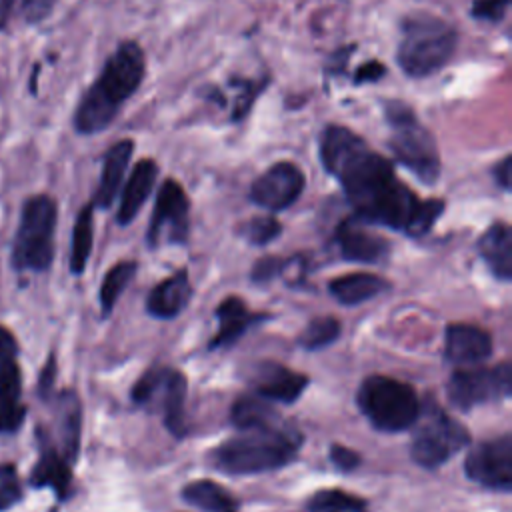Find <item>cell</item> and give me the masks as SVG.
Masks as SVG:
<instances>
[{"label": "cell", "mask_w": 512, "mask_h": 512, "mask_svg": "<svg viewBox=\"0 0 512 512\" xmlns=\"http://www.w3.org/2000/svg\"><path fill=\"white\" fill-rule=\"evenodd\" d=\"M320 162L340 182L354 216L366 224L424 236L444 212L442 200H420L396 176L392 162L346 126L328 124L322 130Z\"/></svg>", "instance_id": "cell-1"}, {"label": "cell", "mask_w": 512, "mask_h": 512, "mask_svg": "<svg viewBox=\"0 0 512 512\" xmlns=\"http://www.w3.org/2000/svg\"><path fill=\"white\" fill-rule=\"evenodd\" d=\"M146 74V56L138 42H122L106 60L102 72L80 98L74 112L78 134L102 132L140 88Z\"/></svg>", "instance_id": "cell-2"}, {"label": "cell", "mask_w": 512, "mask_h": 512, "mask_svg": "<svg viewBox=\"0 0 512 512\" xmlns=\"http://www.w3.org/2000/svg\"><path fill=\"white\" fill-rule=\"evenodd\" d=\"M302 436L284 424L244 430L212 452L216 468L228 474H256L286 466L298 452Z\"/></svg>", "instance_id": "cell-3"}, {"label": "cell", "mask_w": 512, "mask_h": 512, "mask_svg": "<svg viewBox=\"0 0 512 512\" xmlns=\"http://www.w3.org/2000/svg\"><path fill=\"white\" fill-rule=\"evenodd\" d=\"M458 48V32L434 14H412L400 24L396 62L410 78H426L442 70Z\"/></svg>", "instance_id": "cell-4"}, {"label": "cell", "mask_w": 512, "mask_h": 512, "mask_svg": "<svg viewBox=\"0 0 512 512\" xmlns=\"http://www.w3.org/2000/svg\"><path fill=\"white\" fill-rule=\"evenodd\" d=\"M390 126L388 148L398 164L410 170L420 182L434 184L440 176V152L430 130L418 120L414 110L398 100L384 104Z\"/></svg>", "instance_id": "cell-5"}, {"label": "cell", "mask_w": 512, "mask_h": 512, "mask_svg": "<svg viewBox=\"0 0 512 512\" xmlns=\"http://www.w3.org/2000/svg\"><path fill=\"white\" fill-rule=\"evenodd\" d=\"M360 412L382 432H400L414 424L420 402L414 388L390 376H368L356 396Z\"/></svg>", "instance_id": "cell-6"}, {"label": "cell", "mask_w": 512, "mask_h": 512, "mask_svg": "<svg viewBox=\"0 0 512 512\" xmlns=\"http://www.w3.org/2000/svg\"><path fill=\"white\" fill-rule=\"evenodd\" d=\"M54 228H56V202L38 194L32 196L20 216L12 246V262L18 270H46L54 258Z\"/></svg>", "instance_id": "cell-7"}, {"label": "cell", "mask_w": 512, "mask_h": 512, "mask_svg": "<svg viewBox=\"0 0 512 512\" xmlns=\"http://www.w3.org/2000/svg\"><path fill=\"white\" fill-rule=\"evenodd\" d=\"M414 424L410 454L424 468L442 466L470 442L468 430L430 400L420 406Z\"/></svg>", "instance_id": "cell-8"}, {"label": "cell", "mask_w": 512, "mask_h": 512, "mask_svg": "<svg viewBox=\"0 0 512 512\" xmlns=\"http://www.w3.org/2000/svg\"><path fill=\"white\" fill-rule=\"evenodd\" d=\"M446 388L450 402L460 410L502 400L512 392V366L510 362H502L492 368L456 370Z\"/></svg>", "instance_id": "cell-9"}, {"label": "cell", "mask_w": 512, "mask_h": 512, "mask_svg": "<svg viewBox=\"0 0 512 512\" xmlns=\"http://www.w3.org/2000/svg\"><path fill=\"white\" fill-rule=\"evenodd\" d=\"M190 202L176 180H164L148 226V244H184L190 230Z\"/></svg>", "instance_id": "cell-10"}, {"label": "cell", "mask_w": 512, "mask_h": 512, "mask_svg": "<svg viewBox=\"0 0 512 512\" xmlns=\"http://www.w3.org/2000/svg\"><path fill=\"white\" fill-rule=\"evenodd\" d=\"M466 476L492 490L508 492L512 488V438L504 434L474 446L464 462Z\"/></svg>", "instance_id": "cell-11"}, {"label": "cell", "mask_w": 512, "mask_h": 512, "mask_svg": "<svg viewBox=\"0 0 512 512\" xmlns=\"http://www.w3.org/2000/svg\"><path fill=\"white\" fill-rule=\"evenodd\" d=\"M22 378L18 366V346L12 332L0 326V434L14 432L26 416L20 400Z\"/></svg>", "instance_id": "cell-12"}, {"label": "cell", "mask_w": 512, "mask_h": 512, "mask_svg": "<svg viewBox=\"0 0 512 512\" xmlns=\"http://www.w3.org/2000/svg\"><path fill=\"white\" fill-rule=\"evenodd\" d=\"M304 172L294 162H276L250 186V200L270 212L292 206L304 192Z\"/></svg>", "instance_id": "cell-13"}, {"label": "cell", "mask_w": 512, "mask_h": 512, "mask_svg": "<svg viewBox=\"0 0 512 512\" xmlns=\"http://www.w3.org/2000/svg\"><path fill=\"white\" fill-rule=\"evenodd\" d=\"M248 382L254 394L282 404H290L300 398V394L308 386V378L304 374H298L272 360L256 364Z\"/></svg>", "instance_id": "cell-14"}, {"label": "cell", "mask_w": 512, "mask_h": 512, "mask_svg": "<svg viewBox=\"0 0 512 512\" xmlns=\"http://www.w3.org/2000/svg\"><path fill=\"white\" fill-rule=\"evenodd\" d=\"M336 244L340 254L352 262H378L388 252V242L370 232L366 222L352 216L338 224L336 228Z\"/></svg>", "instance_id": "cell-15"}, {"label": "cell", "mask_w": 512, "mask_h": 512, "mask_svg": "<svg viewBox=\"0 0 512 512\" xmlns=\"http://www.w3.org/2000/svg\"><path fill=\"white\" fill-rule=\"evenodd\" d=\"M444 354L454 364H478L492 354V338L472 324H450L446 328Z\"/></svg>", "instance_id": "cell-16"}, {"label": "cell", "mask_w": 512, "mask_h": 512, "mask_svg": "<svg viewBox=\"0 0 512 512\" xmlns=\"http://www.w3.org/2000/svg\"><path fill=\"white\" fill-rule=\"evenodd\" d=\"M132 152H134V140H130V138L118 140L114 146L108 148V152L104 154L102 174H100L98 188L94 192L92 206L108 208L114 202V198L122 186L126 168L130 164Z\"/></svg>", "instance_id": "cell-17"}, {"label": "cell", "mask_w": 512, "mask_h": 512, "mask_svg": "<svg viewBox=\"0 0 512 512\" xmlns=\"http://www.w3.org/2000/svg\"><path fill=\"white\" fill-rule=\"evenodd\" d=\"M156 176H158V164L152 158H144L132 168L122 192V200L116 216L118 224L126 226L136 218V214L140 212L142 204L148 200L154 188Z\"/></svg>", "instance_id": "cell-18"}, {"label": "cell", "mask_w": 512, "mask_h": 512, "mask_svg": "<svg viewBox=\"0 0 512 512\" xmlns=\"http://www.w3.org/2000/svg\"><path fill=\"white\" fill-rule=\"evenodd\" d=\"M192 288H190V280H188V272L186 270H178L176 274H172L170 278H166L164 282H160L148 296L146 308L152 316L168 320L178 316L188 300H190Z\"/></svg>", "instance_id": "cell-19"}, {"label": "cell", "mask_w": 512, "mask_h": 512, "mask_svg": "<svg viewBox=\"0 0 512 512\" xmlns=\"http://www.w3.org/2000/svg\"><path fill=\"white\" fill-rule=\"evenodd\" d=\"M478 252L496 278H512V230L506 222H494L480 236Z\"/></svg>", "instance_id": "cell-20"}, {"label": "cell", "mask_w": 512, "mask_h": 512, "mask_svg": "<svg viewBox=\"0 0 512 512\" xmlns=\"http://www.w3.org/2000/svg\"><path fill=\"white\" fill-rule=\"evenodd\" d=\"M82 406L72 390H64L56 402V428L60 438V454L72 464L80 448Z\"/></svg>", "instance_id": "cell-21"}, {"label": "cell", "mask_w": 512, "mask_h": 512, "mask_svg": "<svg viewBox=\"0 0 512 512\" xmlns=\"http://www.w3.org/2000/svg\"><path fill=\"white\" fill-rule=\"evenodd\" d=\"M216 318H218L220 326H218L216 336L210 340V348H220V346H228V344L236 342L248 330L250 324H254L266 316H254L252 312H248L246 304L240 298L230 296L218 306Z\"/></svg>", "instance_id": "cell-22"}, {"label": "cell", "mask_w": 512, "mask_h": 512, "mask_svg": "<svg viewBox=\"0 0 512 512\" xmlns=\"http://www.w3.org/2000/svg\"><path fill=\"white\" fill-rule=\"evenodd\" d=\"M156 396H162V414L164 424L174 436L186 434V418H184V400H186V378L182 372H174L166 368V374L156 390ZM154 396V398H156Z\"/></svg>", "instance_id": "cell-23"}, {"label": "cell", "mask_w": 512, "mask_h": 512, "mask_svg": "<svg viewBox=\"0 0 512 512\" xmlns=\"http://www.w3.org/2000/svg\"><path fill=\"white\" fill-rule=\"evenodd\" d=\"M70 480H72L70 462L54 446L44 444L42 454H40L36 466L32 468L30 484L38 486V488L50 486V488H54V492L60 498H66L68 490H70Z\"/></svg>", "instance_id": "cell-24"}, {"label": "cell", "mask_w": 512, "mask_h": 512, "mask_svg": "<svg viewBox=\"0 0 512 512\" xmlns=\"http://www.w3.org/2000/svg\"><path fill=\"white\" fill-rule=\"evenodd\" d=\"M328 288H330V294L340 304L352 306V304H360V302L370 300L376 294L384 292L388 288V284H386V280H382L376 274L354 272V274H344V276L330 280Z\"/></svg>", "instance_id": "cell-25"}, {"label": "cell", "mask_w": 512, "mask_h": 512, "mask_svg": "<svg viewBox=\"0 0 512 512\" xmlns=\"http://www.w3.org/2000/svg\"><path fill=\"white\" fill-rule=\"evenodd\" d=\"M230 418L234 426L240 430H252V428H266V426H276L278 414L276 410L268 404L266 398L258 394H246L240 396L230 412Z\"/></svg>", "instance_id": "cell-26"}, {"label": "cell", "mask_w": 512, "mask_h": 512, "mask_svg": "<svg viewBox=\"0 0 512 512\" xmlns=\"http://www.w3.org/2000/svg\"><path fill=\"white\" fill-rule=\"evenodd\" d=\"M182 498L206 512H234L236 500L220 484L212 480H196L184 486Z\"/></svg>", "instance_id": "cell-27"}, {"label": "cell", "mask_w": 512, "mask_h": 512, "mask_svg": "<svg viewBox=\"0 0 512 512\" xmlns=\"http://www.w3.org/2000/svg\"><path fill=\"white\" fill-rule=\"evenodd\" d=\"M92 210L94 206L88 204L78 212L74 232H72V252H70V270L74 274H80L88 262L92 240H94V222H92Z\"/></svg>", "instance_id": "cell-28"}, {"label": "cell", "mask_w": 512, "mask_h": 512, "mask_svg": "<svg viewBox=\"0 0 512 512\" xmlns=\"http://www.w3.org/2000/svg\"><path fill=\"white\" fill-rule=\"evenodd\" d=\"M310 512H368L362 498L348 494L338 488H328L316 492L308 502Z\"/></svg>", "instance_id": "cell-29"}, {"label": "cell", "mask_w": 512, "mask_h": 512, "mask_svg": "<svg viewBox=\"0 0 512 512\" xmlns=\"http://www.w3.org/2000/svg\"><path fill=\"white\" fill-rule=\"evenodd\" d=\"M134 274H136V264L134 262H120V264H116L114 268L108 270V274L104 276V282L100 286L102 314L112 312L118 296L128 286V282L134 278Z\"/></svg>", "instance_id": "cell-30"}, {"label": "cell", "mask_w": 512, "mask_h": 512, "mask_svg": "<svg viewBox=\"0 0 512 512\" xmlns=\"http://www.w3.org/2000/svg\"><path fill=\"white\" fill-rule=\"evenodd\" d=\"M338 336H340V322L332 316H320V318H314L304 328L298 342L306 350H320V348H326L328 344H332Z\"/></svg>", "instance_id": "cell-31"}, {"label": "cell", "mask_w": 512, "mask_h": 512, "mask_svg": "<svg viewBox=\"0 0 512 512\" xmlns=\"http://www.w3.org/2000/svg\"><path fill=\"white\" fill-rule=\"evenodd\" d=\"M282 232V226L280 222L274 218V216H256V218H250L240 234L250 242V244H256V246H264L272 240H276Z\"/></svg>", "instance_id": "cell-32"}, {"label": "cell", "mask_w": 512, "mask_h": 512, "mask_svg": "<svg viewBox=\"0 0 512 512\" xmlns=\"http://www.w3.org/2000/svg\"><path fill=\"white\" fill-rule=\"evenodd\" d=\"M232 84L238 88L234 108H232V116H230L232 122H236V120H242L246 116L252 102L258 98V94L268 84V80H242L240 78V80H232Z\"/></svg>", "instance_id": "cell-33"}, {"label": "cell", "mask_w": 512, "mask_h": 512, "mask_svg": "<svg viewBox=\"0 0 512 512\" xmlns=\"http://www.w3.org/2000/svg\"><path fill=\"white\" fill-rule=\"evenodd\" d=\"M166 374V368H154L140 376V380L132 388V400L138 404H148L154 400L156 390L160 388V382Z\"/></svg>", "instance_id": "cell-34"}, {"label": "cell", "mask_w": 512, "mask_h": 512, "mask_svg": "<svg viewBox=\"0 0 512 512\" xmlns=\"http://www.w3.org/2000/svg\"><path fill=\"white\" fill-rule=\"evenodd\" d=\"M22 496L14 466H0V512L10 508Z\"/></svg>", "instance_id": "cell-35"}, {"label": "cell", "mask_w": 512, "mask_h": 512, "mask_svg": "<svg viewBox=\"0 0 512 512\" xmlns=\"http://www.w3.org/2000/svg\"><path fill=\"white\" fill-rule=\"evenodd\" d=\"M510 0H474L470 14L474 20H482V22H500L504 20L506 12H508Z\"/></svg>", "instance_id": "cell-36"}, {"label": "cell", "mask_w": 512, "mask_h": 512, "mask_svg": "<svg viewBox=\"0 0 512 512\" xmlns=\"http://www.w3.org/2000/svg\"><path fill=\"white\" fill-rule=\"evenodd\" d=\"M282 268H284V260L282 258H278V256H264V258H260L254 264L252 280L254 282H268L274 276L282 274Z\"/></svg>", "instance_id": "cell-37"}, {"label": "cell", "mask_w": 512, "mask_h": 512, "mask_svg": "<svg viewBox=\"0 0 512 512\" xmlns=\"http://www.w3.org/2000/svg\"><path fill=\"white\" fill-rule=\"evenodd\" d=\"M56 0H22V14L26 22L36 24L42 22L54 8Z\"/></svg>", "instance_id": "cell-38"}, {"label": "cell", "mask_w": 512, "mask_h": 512, "mask_svg": "<svg viewBox=\"0 0 512 512\" xmlns=\"http://www.w3.org/2000/svg\"><path fill=\"white\" fill-rule=\"evenodd\" d=\"M330 458H332L334 466L340 468V470H344V472H352L354 468L360 466V456H358V452H354V450H350V448H346V446H340V444H334V446L330 448Z\"/></svg>", "instance_id": "cell-39"}, {"label": "cell", "mask_w": 512, "mask_h": 512, "mask_svg": "<svg viewBox=\"0 0 512 512\" xmlns=\"http://www.w3.org/2000/svg\"><path fill=\"white\" fill-rule=\"evenodd\" d=\"M386 74V66L378 60L364 62L354 72V84H366V82H378Z\"/></svg>", "instance_id": "cell-40"}, {"label": "cell", "mask_w": 512, "mask_h": 512, "mask_svg": "<svg viewBox=\"0 0 512 512\" xmlns=\"http://www.w3.org/2000/svg\"><path fill=\"white\" fill-rule=\"evenodd\" d=\"M510 172H512V158H510V156H504V158L494 166V170H492L496 184H498L500 188H504V190H510V176H512Z\"/></svg>", "instance_id": "cell-41"}, {"label": "cell", "mask_w": 512, "mask_h": 512, "mask_svg": "<svg viewBox=\"0 0 512 512\" xmlns=\"http://www.w3.org/2000/svg\"><path fill=\"white\" fill-rule=\"evenodd\" d=\"M52 372H54V362L50 360L48 364H46V370H44V374H42V378H40V390H42V394H46V390L50 388V384H52Z\"/></svg>", "instance_id": "cell-42"}, {"label": "cell", "mask_w": 512, "mask_h": 512, "mask_svg": "<svg viewBox=\"0 0 512 512\" xmlns=\"http://www.w3.org/2000/svg\"><path fill=\"white\" fill-rule=\"evenodd\" d=\"M6 14H8L6 2H4V0H0V28H2V24H4V18H6Z\"/></svg>", "instance_id": "cell-43"}, {"label": "cell", "mask_w": 512, "mask_h": 512, "mask_svg": "<svg viewBox=\"0 0 512 512\" xmlns=\"http://www.w3.org/2000/svg\"><path fill=\"white\" fill-rule=\"evenodd\" d=\"M52 512H56V510H52Z\"/></svg>", "instance_id": "cell-44"}]
</instances>
